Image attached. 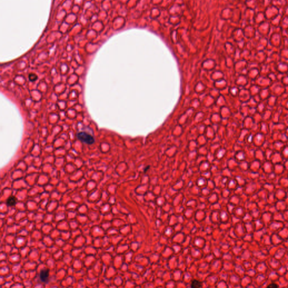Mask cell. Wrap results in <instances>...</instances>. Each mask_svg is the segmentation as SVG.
Instances as JSON below:
<instances>
[{"label":"cell","mask_w":288,"mask_h":288,"mask_svg":"<svg viewBox=\"0 0 288 288\" xmlns=\"http://www.w3.org/2000/svg\"><path fill=\"white\" fill-rule=\"evenodd\" d=\"M77 137L78 140L81 142L85 143L88 145L93 144L95 143V139L91 134L85 132H80L77 134Z\"/></svg>","instance_id":"cell-1"},{"label":"cell","mask_w":288,"mask_h":288,"mask_svg":"<svg viewBox=\"0 0 288 288\" xmlns=\"http://www.w3.org/2000/svg\"><path fill=\"white\" fill-rule=\"evenodd\" d=\"M191 286L192 288H200V287L202 286V284L201 282L199 281L198 280H193L191 282Z\"/></svg>","instance_id":"cell-4"},{"label":"cell","mask_w":288,"mask_h":288,"mask_svg":"<svg viewBox=\"0 0 288 288\" xmlns=\"http://www.w3.org/2000/svg\"><path fill=\"white\" fill-rule=\"evenodd\" d=\"M17 203V200L14 196H10L6 200V204L8 206L13 207Z\"/></svg>","instance_id":"cell-3"},{"label":"cell","mask_w":288,"mask_h":288,"mask_svg":"<svg viewBox=\"0 0 288 288\" xmlns=\"http://www.w3.org/2000/svg\"><path fill=\"white\" fill-rule=\"evenodd\" d=\"M268 287H269V288H272V287H273V288H275V287H276V288H277V287H278V286H277V285H276V284H272V285H269Z\"/></svg>","instance_id":"cell-6"},{"label":"cell","mask_w":288,"mask_h":288,"mask_svg":"<svg viewBox=\"0 0 288 288\" xmlns=\"http://www.w3.org/2000/svg\"><path fill=\"white\" fill-rule=\"evenodd\" d=\"M49 272L48 270H42L39 274V279L42 282L47 283L49 280Z\"/></svg>","instance_id":"cell-2"},{"label":"cell","mask_w":288,"mask_h":288,"mask_svg":"<svg viewBox=\"0 0 288 288\" xmlns=\"http://www.w3.org/2000/svg\"><path fill=\"white\" fill-rule=\"evenodd\" d=\"M29 80H30V81H32V82H34V81H36L37 79V76L36 74L32 73V74H29Z\"/></svg>","instance_id":"cell-5"}]
</instances>
